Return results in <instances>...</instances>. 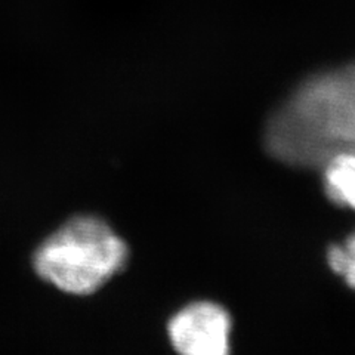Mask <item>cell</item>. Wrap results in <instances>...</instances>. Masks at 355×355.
<instances>
[{
    "mask_svg": "<svg viewBox=\"0 0 355 355\" xmlns=\"http://www.w3.org/2000/svg\"><path fill=\"white\" fill-rule=\"evenodd\" d=\"M263 141L274 159L304 169L355 154V60L299 82L272 111Z\"/></svg>",
    "mask_w": 355,
    "mask_h": 355,
    "instance_id": "cell-1",
    "label": "cell"
},
{
    "mask_svg": "<svg viewBox=\"0 0 355 355\" xmlns=\"http://www.w3.org/2000/svg\"><path fill=\"white\" fill-rule=\"evenodd\" d=\"M327 262L331 271L355 291V232L343 243L329 248Z\"/></svg>",
    "mask_w": 355,
    "mask_h": 355,
    "instance_id": "cell-5",
    "label": "cell"
},
{
    "mask_svg": "<svg viewBox=\"0 0 355 355\" xmlns=\"http://www.w3.org/2000/svg\"><path fill=\"white\" fill-rule=\"evenodd\" d=\"M231 318L214 302H194L168 324L172 347L180 355H230Z\"/></svg>",
    "mask_w": 355,
    "mask_h": 355,
    "instance_id": "cell-3",
    "label": "cell"
},
{
    "mask_svg": "<svg viewBox=\"0 0 355 355\" xmlns=\"http://www.w3.org/2000/svg\"><path fill=\"white\" fill-rule=\"evenodd\" d=\"M324 191L330 202L355 210V154H342L323 168Z\"/></svg>",
    "mask_w": 355,
    "mask_h": 355,
    "instance_id": "cell-4",
    "label": "cell"
},
{
    "mask_svg": "<svg viewBox=\"0 0 355 355\" xmlns=\"http://www.w3.org/2000/svg\"><path fill=\"white\" fill-rule=\"evenodd\" d=\"M128 246L105 220L76 216L37 248L33 265L42 279L71 295H91L128 261Z\"/></svg>",
    "mask_w": 355,
    "mask_h": 355,
    "instance_id": "cell-2",
    "label": "cell"
}]
</instances>
